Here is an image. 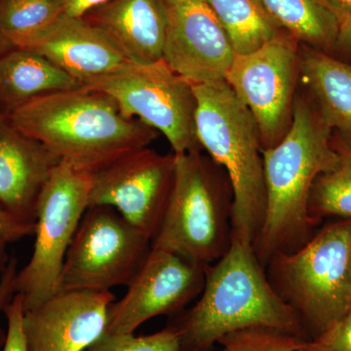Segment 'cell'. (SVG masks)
I'll return each instance as SVG.
<instances>
[{"label": "cell", "instance_id": "obj_1", "mask_svg": "<svg viewBox=\"0 0 351 351\" xmlns=\"http://www.w3.org/2000/svg\"><path fill=\"white\" fill-rule=\"evenodd\" d=\"M179 351H211L230 332L267 328L309 339L294 309L269 282L253 244L232 237L225 255L205 265V283L193 306L170 317Z\"/></svg>", "mask_w": 351, "mask_h": 351}, {"label": "cell", "instance_id": "obj_2", "mask_svg": "<svg viewBox=\"0 0 351 351\" xmlns=\"http://www.w3.org/2000/svg\"><path fill=\"white\" fill-rule=\"evenodd\" d=\"M339 159L329 127L313 104L297 95L290 130L278 144L263 151L265 211L253 247L263 267L276 254L297 250L313 237L311 191L318 176Z\"/></svg>", "mask_w": 351, "mask_h": 351}, {"label": "cell", "instance_id": "obj_3", "mask_svg": "<svg viewBox=\"0 0 351 351\" xmlns=\"http://www.w3.org/2000/svg\"><path fill=\"white\" fill-rule=\"evenodd\" d=\"M7 117L62 161L90 174L149 147L159 135L141 120L126 119L112 97L82 87L36 97Z\"/></svg>", "mask_w": 351, "mask_h": 351}, {"label": "cell", "instance_id": "obj_4", "mask_svg": "<svg viewBox=\"0 0 351 351\" xmlns=\"http://www.w3.org/2000/svg\"><path fill=\"white\" fill-rule=\"evenodd\" d=\"M193 87L198 142L226 171L232 184V237L253 244L265 211L263 149L257 124L226 80Z\"/></svg>", "mask_w": 351, "mask_h": 351}, {"label": "cell", "instance_id": "obj_5", "mask_svg": "<svg viewBox=\"0 0 351 351\" xmlns=\"http://www.w3.org/2000/svg\"><path fill=\"white\" fill-rule=\"evenodd\" d=\"M232 200L226 171L202 149L175 154L172 191L152 248L203 265L217 262L232 244Z\"/></svg>", "mask_w": 351, "mask_h": 351}, {"label": "cell", "instance_id": "obj_6", "mask_svg": "<svg viewBox=\"0 0 351 351\" xmlns=\"http://www.w3.org/2000/svg\"><path fill=\"white\" fill-rule=\"evenodd\" d=\"M265 269L309 339L318 336L351 306V219L325 226L297 250L276 254Z\"/></svg>", "mask_w": 351, "mask_h": 351}, {"label": "cell", "instance_id": "obj_7", "mask_svg": "<svg viewBox=\"0 0 351 351\" xmlns=\"http://www.w3.org/2000/svg\"><path fill=\"white\" fill-rule=\"evenodd\" d=\"M90 189L91 174L64 161L44 184L36 204L34 252L16 279L24 311L60 292L64 258L89 207Z\"/></svg>", "mask_w": 351, "mask_h": 351}, {"label": "cell", "instance_id": "obj_8", "mask_svg": "<svg viewBox=\"0 0 351 351\" xmlns=\"http://www.w3.org/2000/svg\"><path fill=\"white\" fill-rule=\"evenodd\" d=\"M82 87L108 95L126 119L141 120L162 133L175 154L202 149L196 136L193 84L163 59L126 61L112 73L84 80Z\"/></svg>", "mask_w": 351, "mask_h": 351}, {"label": "cell", "instance_id": "obj_9", "mask_svg": "<svg viewBox=\"0 0 351 351\" xmlns=\"http://www.w3.org/2000/svg\"><path fill=\"white\" fill-rule=\"evenodd\" d=\"M152 248V240L114 208L88 207L64 258L60 291L127 287Z\"/></svg>", "mask_w": 351, "mask_h": 351}, {"label": "cell", "instance_id": "obj_10", "mask_svg": "<svg viewBox=\"0 0 351 351\" xmlns=\"http://www.w3.org/2000/svg\"><path fill=\"white\" fill-rule=\"evenodd\" d=\"M301 43L281 31L262 47L235 54L226 82L257 124L262 149L280 142L292 126Z\"/></svg>", "mask_w": 351, "mask_h": 351}, {"label": "cell", "instance_id": "obj_11", "mask_svg": "<svg viewBox=\"0 0 351 351\" xmlns=\"http://www.w3.org/2000/svg\"><path fill=\"white\" fill-rule=\"evenodd\" d=\"M175 154L145 147L91 174L90 206L114 208L152 240L162 223L172 191Z\"/></svg>", "mask_w": 351, "mask_h": 351}, {"label": "cell", "instance_id": "obj_12", "mask_svg": "<svg viewBox=\"0 0 351 351\" xmlns=\"http://www.w3.org/2000/svg\"><path fill=\"white\" fill-rule=\"evenodd\" d=\"M204 283L205 265L152 248L126 294L110 304L106 332L134 334L152 318L177 315L199 297Z\"/></svg>", "mask_w": 351, "mask_h": 351}, {"label": "cell", "instance_id": "obj_13", "mask_svg": "<svg viewBox=\"0 0 351 351\" xmlns=\"http://www.w3.org/2000/svg\"><path fill=\"white\" fill-rule=\"evenodd\" d=\"M228 34L204 0H169L163 60L191 84L223 82L234 59Z\"/></svg>", "mask_w": 351, "mask_h": 351}, {"label": "cell", "instance_id": "obj_14", "mask_svg": "<svg viewBox=\"0 0 351 351\" xmlns=\"http://www.w3.org/2000/svg\"><path fill=\"white\" fill-rule=\"evenodd\" d=\"M112 291H60L24 311L23 330L27 351H85L108 327Z\"/></svg>", "mask_w": 351, "mask_h": 351}, {"label": "cell", "instance_id": "obj_15", "mask_svg": "<svg viewBox=\"0 0 351 351\" xmlns=\"http://www.w3.org/2000/svg\"><path fill=\"white\" fill-rule=\"evenodd\" d=\"M61 161L0 112V204L16 219L36 226L39 195Z\"/></svg>", "mask_w": 351, "mask_h": 351}, {"label": "cell", "instance_id": "obj_16", "mask_svg": "<svg viewBox=\"0 0 351 351\" xmlns=\"http://www.w3.org/2000/svg\"><path fill=\"white\" fill-rule=\"evenodd\" d=\"M18 49L38 53L82 83L112 73L128 60L84 18L63 15Z\"/></svg>", "mask_w": 351, "mask_h": 351}, {"label": "cell", "instance_id": "obj_17", "mask_svg": "<svg viewBox=\"0 0 351 351\" xmlns=\"http://www.w3.org/2000/svg\"><path fill=\"white\" fill-rule=\"evenodd\" d=\"M128 61L154 63L163 59L169 22V0H110L85 15Z\"/></svg>", "mask_w": 351, "mask_h": 351}, {"label": "cell", "instance_id": "obj_18", "mask_svg": "<svg viewBox=\"0 0 351 351\" xmlns=\"http://www.w3.org/2000/svg\"><path fill=\"white\" fill-rule=\"evenodd\" d=\"M300 78L330 130L338 132V151L351 152V64L326 52L300 45Z\"/></svg>", "mask_w": 351, "mask_h": 351}, {"label": "cell", "instance_id": "obj_19", "mask_svg": "<svg viewBox=\"0 0 351 351\" xmlns=\"http://www.w3.org/2000/svg\"><path fill=\"white\" fill-rule=\"evenodd\" d=\"M82 88V83L34 51L0 55V112L7 115L32 99Z\"/></svg>", "mask_w": 351, "mask_h": 351}, {"label": "cell", "instance_id": "obj_20", "mask_svg": "<svg viewBox=\"0 0 351 351\" xmlns=\"http://www.w3.org/2000/svg\"><path fill=\"white\" fill-rule=\"evenodd\" d=\"M256 1L279 29L302 45L326 53L335 49L339 25L321 0Z\"/></svg>", "mask_w": 351, "mask_h": 351}, {"label": "cell", "instance_id": "obj_21", "mask_svg": "<svg viewBox=\"0 0 351 351\" xmlns=\"http://www.w3.org/2000/svg\"><path fill=\"white\" fill-rule=\"evenodd\" d=\"M204 1L225 29L235 54L254 52L282 31L256 0Z\"/></svg>", "mask_w": 351, "mask_h": 351}, {"label": "cell", "instance_id": "obj_22", "mask_svg": "<svg viewBox=\"0 0 351 351\" xmlns=\"http://www.w3.org/2000/svg\"><path fill=\"white\" fill-rule=\"evenodd\" d=\"M63 14L61 0H0V55L22 47Z\"/></svg>", "mask_w": 351, "mask_h": 351}, {"label": "cell", "instance_id": "obj_23", "mask_svg": "<svg viewBox=\"0 0 351 351\" xmlns=\"http://www.w3.org/2000/svg\"><path fill=\"white\" fill-rule=\"evenodd\" d=\"M339 152L338 163L318 176L311 191L308 212L316 223L328 216L351 219V152Z\"/></svg>", "mask_w": 351, "mask_h": 351}, {"label": "cell", "instance_id": "obj_24", "mask_svg": "<svg viewBox=\"0 0 351 351\" xmlns=\"http://www.w3.org/2000/svg\"><path fill=\"white\" fill-rule=\"evenodd\" d=\"M304 341L277 330L250 328L230 332L218 343L223 348L221 351H298Z\"/></svg>", "mask_w": 351, "mask_h": 351}, {"label": "cell", "instance_id": "obj_25", "mask_svg": "<svg viewBox=\"0 0 351 351\" xmlns=\"http://www.w3.org/2000/svg\"><path fill=\"white\" fill-rule=\"evenodd\" d=\"M85 351H179V338L172 327L145 336L106 332Z\"/></svg>", "mask_w": 351, "mask_h": 351}, {"label": "cell", "instance_id": "obj_26", "mask_svg": "<svg viewBox=\"0 0 351 351\" xmlns=\"http://www.w3.org/2000/svg\"><path fill=\"white\" fill-rule=\"evenodd\" d=\"M298 351H351V306L324 332L302 343Z\"/></svg>", "mask_w": 351, "mask_h": 351}, {"label": "cell", "instance_id": "obj_27", "mask_svg": "<svg viewBox=\"0 0 351 351\" xmlns=\"http://www.w3.org/2000/svg\"><path fill=\"white\" fill-rule=\"evenodd\" d=\"M7 320L5 339L1 351H27L23 318H24V304L22 295L15 294L12 301L4 309Z\"/></svg>", "mask_w": 351, "mask_h": 351}, {"label": "cell", "instance_id": "obj_28", "mask_svg": "<svg viewBox=\"0 0 351 351\" xmlns=\"http://www.w3.org/2000/svg\"><path fill=\"white\" fill-rule=\"evenodd\" d=\"M7 243L0 242V314L12 301L16 294V279L18 269L17 258L9 257L7 254ZM5 331L0 327V346L3 345Z\"/></svg>", "mask_w": 351, "mask_h": 351}, {"label": "cell", "instance_id": "obj_29", "mask_svg": "<svg viewBox=\"0 0 351 351\" xmlns=\"http://www.w3.org/2000/svg\"><path fill=\"white\" fill-rule=\"evenodd\" d=\"M34 230L36 226L23 223L0 204V242L13 243L25 237L34 235Z\"/></svg>", "mask_w": 351, "mask_h": 351}, {"label": "cell", "instance_id": "obj_30", "mask_svg": "<svg viewBox=\"0 0 351 351\" xmlns=\"http://www.w3.org/2000/svg\"><path fill=\"white\" fill-rule=\"evenodd\" d=\"M64 14L71 17L82 18L94 9L98 8L110 0H61Z\"/></svg>", "mask_w": 351, "mask_h": 351}, {"label": "cell", "instance_id": "obj_31", "mask_svg": "<svg viewBox=\"0 0 351 351\" xmlns=\"http://www.w3.org/2000/svg\"><path fill=\"white\" fill-rule=\"evenodd\" d=\"M338 21L339 27L351 21V0H321Z\"/></svg>", "mask_w": 351, "mask_h": 351}, {"label": "cell", "instance_id": "obj_32", "mask_svg": "<svg viewBox=\"0 0 351 351\" xmlns=\"http://www.w3.org/2000/svg\"><path fill=\"white\" fill-rule=\"evenodd\" d=\"M335 48L351 55V21L339 27L338 39Z\"/></svg>", "mask_w": 351, "mask_h": 351}, {"label": "cell", "instance_id": "obj_33", "mask_svg": "<svg viewBox=\"0 0 351 351\" xmlns=\"http://www.w3.org/2000/svg\"><path fill=\"white\" fill-rule=\"evenodd\" d=\"M171 1H186V0H171Z\"/></svg>", "mask_w": 351, "mask_h": 351}, {"label": "cell", "instance_id": "obj_34", "mask_svg": "<svg viewBox=\"0 0 351 351\" xmlns=\"http://www.w3.org/2000/svg\"><path fill=\"white\" fill-rule=\"evenodd\" d=\"M2 346H3V345L0 346V351L2 350Z\"/></svg>", "mask_w": 351, "mask_h": 351}]
</instances>
